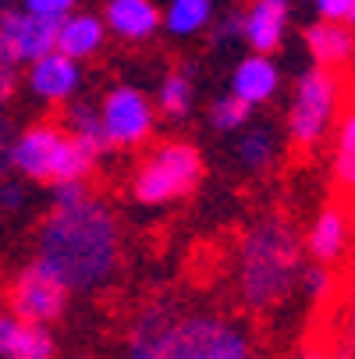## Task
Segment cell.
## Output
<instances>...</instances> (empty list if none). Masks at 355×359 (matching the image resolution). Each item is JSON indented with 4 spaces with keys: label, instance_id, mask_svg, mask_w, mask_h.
<instances>
[{
    "label": "cell",
    "instance_id": "5b68a950",
    "mask_svg": "<svg viewBox=\"0 0 355 359\" xmlns=\"http://www.w3.org/2000/svg\"><path fill=\"white\" fill-rule=\"evenodd\" d=\"M202 178V157L188 142H164L146 157L132 178V192L146 207H164L171 199L188 196Z\"/></svg>",
    "mask_w": 355,
    "mask_h": 359
},
{
    "label": "cell",
    "instance_id": "7a4b0ae2",
    "mask_svg": "<svg viewBox=\"0 0 355 359\" xmlns=\"http://www.w3.org/2000/svg\"><path fill=\"white\" fill-rule=\"evenodd\" d=\"M125 359H260L252 334L214 306L157 299L135 317Z\"/></svg>",
    "mask_w": 355,
    "mask_h": 359
},
{
    "label": "cell",
    "instance_id": "ac0fdd59",
    "mask_svg": "<svg viewBox=\"0 0 355 359\" xmlns=\"http://www.w3.org/2000/svg\"><path fill=\"white\" fill-rule=\"evenodd\" d=\"M4 359H54V338L46 334L43 324H25L15 317Z\"/></svg>",
    "mask_w": 355,
    "mask_h": 359
},
{
    "label": "cell",
    "instance_id": "d6986e66",
    "mask_svg": "<svg viewBox=\"0 0 355 359\" xmlns=\"http://www.w3.org/2000/svg\"><path fill=\"white\" fill-rule=\"evenodd\" d=\"M167 29L174 36H195L199 29H207L214 18V0H171L167 4Z\"/></svg>",
    "mask_w": 355,
    "mask_h": 359
},
{
    "label": "cell",
    "instance_id": "7c38bea8",
    "mask_svg": "<svg viewBox=\"0 0 355 359\" xmlns=\"http://www.w3.org/2000/svg\"><path fill=\"white\" fill-rule=\"evenodd\" d=\"M277 82L281 79H277L274 61L267 54H256V50H252V57H245L231 75V93L238 100H245L249 107H256V104H267V100L277 93Z\"/></svg>",
    "mask_w": 355,
    "mask_h": 359
},
{
    "label": "cell",
    "instance_id": "9c48e42d",
    "mask_svg": "<svg viewBox=\"0 0 355 359\" xmlns=\"http://www.w3.org/2000/svg\"><path fill=\"white\" fill-rule=\"evenodd\" d=\"M99 125L111 146H139L153 132V104L139 89H111L99 107Z\"/></svg>",
    "mask_w": 355,
    "mask_h": 359
},
{
    "label": "cell",
    "instance_id": "83f0119b",
    "mask_svg": "<svg viewBox=\"0 0 355 359\" xmlns=\"http://www.w3.org/2000/svg\"><path fill=\"white\" fill-rule=\"evenodd\" d=\"M11 324H15V317H0V359H4V352H8V334H11Z\"/></svg>",
    "mask_w": 355,
    "mask_h": 359
},
{
    "label": "cell",
    "instance_id": "8992f818",
    "mask_svg": "<svg viewBox=\"0 0 355 359\" xmlns=\"http://www.w3.org/2000/svg\"><path fill=\"white\" fill-rule=\"evenodd\" d=\"M341 104V86L330 68H313L298 79L291 96V114H288V135L295 146H313L330 128Z\"/></svg>",
    "mask_w": 355,
    "mask_h": 359
},
{
    "label": "cell",
    "instance_id": "ba28073f",
    "mask_svg": "<svg viewBox=\"0 0 355 359\" xmlns=\"http://www.w3.org/2000/svg\"><path fill=\"white\" fill-rule=\"evenodd\" d=\"M57 22L29 15L25 8L0 11V61L4 65H32L36 57L54 50Z\"/></svg>",
    "mask_w": 355,
    "mask_h": 359
},
{
    "label": "cell",
    "instance_id": "603a6c76",
    "mask_svg": "<svg viewBox=\"0 0 355 359\" xmlns=\"http://www.w3.org/2000/svg\"><path fill=\"white\" fill-rule=\"evenodd\" d=\"M249 114H252V107L231 93V96L214 100V107H210V125H214L217 132H235V128H242V125L249 121Z\"/></svg>",
    "mask_w": 355,
    "mask_h": 359
},
{
    "label": "cell",
    "instance_id": "cb8c5ba5",
    "mask_svg": "<svg viewBox=\"0 0 355 359\" xmlns=\"http://www.w3.org/2000/svg\"><path fill=\"white\" fill-rule=\"evenodd\" d=\"M298 278H302V285H306V295H309L313 302H327V299L334 295V271H330L327 264H313V267H306V271H298Z\"/></svg>",
    "mask_w": 355,
    "mask_h": 359
},
{
    "label": "cell",
    "instance_id": "8fae6325",
    "mask_svg": "<svg viewBox=\"0 0 355 359\" xmlns=\"http://www.w3.org/2000/svg\"><path fill=\"white\" fill-rule=\"evenodd\" d=\"M29 89L46 104H61L78 89V61H71L61 50H50V54L36 57L29 72Z\"/></svg>",
    "mask_w": 355,
    "mask_h": 359
},
{
    "label": "cell",
    "instance_id": "d6a6232c",
    "mask_svg": "<svg viewBox=\"0 0 355 359\" xmlns=\"http://www.w3.org/2000/svg\"><path fill=\"white\" fill-rule=\"evenodd\" d=\"M11 8V0H0V11H8Z\"/></svg>",
    "mask_w": 355,
    "mask_h": 359
},
{
    "label": "cell",
    "instance_id": "9a60e30c",
    "mask_svg": "<svg viewBox=\"0 0 355 359\" xmlns=\"http://www.w3.org/2000/svg\"><path fill=\"white\" fill-rule=\"evenodd\" d=\"M107 25L125 39H149L160 29V11L153 0H111L107 4Z\"/></svg>",
    "mask_w": 355,
    "mask_h": 359
},
{
    "label": "cell",
    "instance_id": "2e32d148",
    "mask_svg": "<svg viewBox=\"0 0 355 359\" xmlns=\"http://www.w3.org/2000/svg\"><path fill=\"white\" fill-rule=\"evenodd\" d=\"M306 43H309V54L316 57L320 68H341L351 57V29H348V22L323 18L320 25H313L306 32Z\"/></svg>",
    "mask_w": 355,
    "mask_h": 359
},
{
    "label": "cell",
    "instance_id": "44dd1931",
    "mask_svg": "<svg viewBox=\"0 0 355 359\" xmlns=\"http://www.w3.org/2000/svg\"><path fill=\"white\" fill-rule=\"evenodd\" d=\"M334 175L344 189L355 185V118L344 114L341 128H337V142H334Z\"/></svg>",
    "mask_w": 355,
    "mask_h": 359
},
{
    "label": "cell",
    "instance_id": "277c9868",
    "mask_svg": "<svg viewBox=\"0 0 355 359\" xmlns=\"http://www.w3.org/2000/svg\"><path fill=\"white\" fill-rule=\"evenodd\" d=\"M8 164L32 182H75L89 178L92 157L61 128V125H32L8 142Z\"/></svg>",
    "mask_w": 355,
    "mask_h": 359
},
{
    "label": "cell",
    "instance_id": "3957f363",
    "mask_svg": "<svg viewBox=\"0 0 355 359\" xmlns=\"http://www.w3.org/2000/svg\"><path fill=\"white\" fill-rule=\"evenodd\" d=\"M302 271V242L284 217H263L238 245V292L249 310H274Z\"/></svg>",
    "mask_w": 355,
    "mask_h": 359
},
{
    "label": "cell",
    "instance_id": "d4e9b609",
    "mask_svg": "<svg viewBox=\"0 0 355 359\" xmlns=\"http://www.w3.org/2000/svg\"><path fill=\"white\" fill-rule=\"evenodd\" d=\"M22 8H25L29 15H39V18L57 22V18H64V15L75 8V0H22Z\"/></svg>",
    "mask_w": 355,
    "mask_h": 359
},
{
    "label": "cell",
    "instance_id": "1f68e13d",
    "mask_svg": "<svg viewBox=\"0 0 355 359\" xmlns=\"http://www.w3.org/2000/svg\"><path fill=\"white\" fill-rule=\"evenodd\" d=\"M0 139H8V121H4V114H0Z\"/></svg>",
    "mask_w": 355,
    "mask_h": 359
},
{
    "label": "cell",
    "instance_id": "f1b7e54d",
    "mask_svg": "<svg viewBox=\"0 0 355 359\" xmlns=\"http://www.w3.org/2000/svg\"><path fill=\"white\" fill-rule=\"evenodd\" d=\"M323 359H351V345H334V348H323Z\"/></svg>",
    "mask_w": 355,
    "mask_h": 359
},
{
    "label": "cell",
    "instance_id": "30bf717a",
    "mask_svg": "<svg viewBox=\"0 0 355 359\" xmlns=\"http://www.w3.org/2000/svg\"><path fill=\"white\" fill-rule=\"evenodd\" d=\"M288 11H291L288 0H256L245 15H238L242 39L256 54H274L284 39V29H288Z\"/></svg>",
    "mask_w": 355,
    "mask_h": 359
},
{
    "label": "cell",
    "instance_id": "ffe728a7",
    "mask_svg": "<svg viewBox=\"0 0 355 359\" xmlns=\"http://www.w3.org/2000/svg\"><path fill=\"white\" fill-rule=\"evenodd\" d=\"M274 157H277V139H274L267 128H249V132L242 135V142H238V161H242L245 171L260 175V171H267V168L274 164Z\"/></svg>",
    "mask_w": 355,
    "mask_h": 359
},
{
    "label": "cell",
    "instance_id": "4316f807",
    "mask_svg": "<svg viewBox=\"0 0 355 359\" xmlns=\"http://www.w3.org/2000/svg\"><path fill=\"white\" fill-rule=\"evenodd\" d=\"M0 207H4L8 214L22 210L25 207V189L18 182H0Z\"/></svg>",
    "mask_w": 355,
    "mask_h": 359
},
{
    "label": "cell",
    "instance_id": "5bb4252c",
    "mask_svg": "<svg viewBox=\"0 0 355 359\" xmlns=\"http://www.w3.org/2000/svg\"><path fill=\"white\" fill-rule=\"evenodd\" d=\"M104 46V22L92 15H64L57 18V36H54V50L68 54L71 61H82L89 54Z\"/></svg>",
    "mask_w": 355,
    "mask_h": 359
},
{
    "label": "cell",
    "instance_id": "4dcf8cb0",
    "mask_svg": "<svg viewBox=\"0 0 355 359\" xmlns=\"http://www.w3.org/2000/svg\"><path fill=\"white\" fill-rule=\"evenodd\" d=\"M298 359H323V348H320V345H309V348L302 352Z\"/></svg>",
    "mask_w": 355,
    "mask_h": 359
},
{
    "label": "cell",
    "instance_id": "f546056e",
    "mask_svg": "<svg viewBox=\"0 0 355 359\" xmlns=\"http://www.w3.org/2000/svg\"><path fill=\"white\" fill-rule=\"evenodd\" d=\"M8 142H11V139H0V182H4V171L11 168V164H8Z\"/></svg>",
    "mask_w": 355,
    "mask_h": 359
},
{
    "label": "cell",
    "instance_id": "52a82bcc",
    "mask_svg": "<svg viewBox=\"0 0 355 359\" xmlns=\"http://www.w3.org/2000/svg\"><path fill=\"white\" fill-rule=\"evenodd\" d=\"M8 302H11V317H18L25 324H50L64 313L68 288L54 274H46L39 264H32L15 278Z\"/></svg>",
    "mask_w": 355,
    "mask_h": 359
},
{
    "label": "cell",
    "instance_id": "e0dca14e",
    "mask_svg": "<svg viewBox=\"0 0 355 359\" xmlns=\"http://www.w3.org/2000/svg\"><path fill=\"white\" fill-rule=\"evenodd\" d=\"M89 157L96 161L99 153H104L111 142H107V135H104V125H99V111H92V107H85V104H75L71 111H68V118H64V125H61Z\"/></svg>",
    "mask_w": 355,
    "mask_h": 359
},
{
    "label": "cell",
    "instance_id": "484cf974",
    "mask_svg": "<svg viewBox=\"0 0 355 359\" xmlns=\"http://www.w3.org/2000/svg\"><path fill=\"white\" fill-rule=\"evenodd\" d=\"M316 8H320V15L330 18V22H351L355 0H316Z\"/></svg>",
    "mask_w": 355,
    "mask_h": 359
},
{
    "label": "cell",
    "instance_id": "6da1fadb",
    "mask_svg": "<svg viewBox=\"0 0 355 359\" xmlns=\"http://www.w3.org/2000/svg\"><path fill=\"white\" fill-rule=\"evenodd\" d=\"M118 260L121 235L111 207L85 189V178L54 182V210L39 228L36 264L68 292H99L118 274Z\"/></svg>",
    "mask_w": 355,
    "mask_h": 359
},
{
    "label": "cell",
    "instance_id": "4fadbf2b",
    "mask_svg": "<svg viewBox=\"0 0 355 359\" xmlns=\"http://www.w3.org/2000/svg\"><path fill=\"white\" fill-rule=\"evenodd\" d=\"M306 245H309V252H313L316 264L334 267L341 256H344V249H348V214H344L341 207L320 210V217H316L313 228H309Z\"/></svg>",
    "mask_w": 355,
    "mask_h": 359
},
{
    "label": "cell",
    "instance_id": "7402d4cb",
    "mask_svg": "<svg viewBox=\"0 0 355 359\" xmlns=\"http://www.w3.org/2000/svg\"><path fill=\"white\" fill-rule=\"evenodd\" d=\"M157 104L167 118H185L192 107V79L188 75H167L160 82V96Z\"/></svg>",
    "mask_w": 355,
    "mask_h": 359
}]
</instances>
